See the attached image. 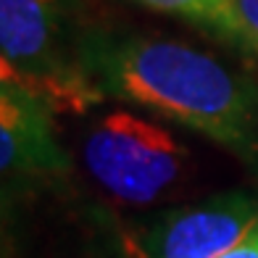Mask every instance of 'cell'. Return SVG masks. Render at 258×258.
Listing matches in <instances>:
<instances>
[{"label": "cell", "mask_w": 258, "mask_h": 258, "mask_svg": "<svg viewBox=\"0 0 258 258\" xmlns=\"http://www.w3.org/2000/svg\"><path fill=\"white\" fill-rule=\"evenodd\" d=\"M227 40H234L258 55V0H232Z\"/></svg>", "instance_id": "52a82bcc"}, {"label": "cell", "mask_w": 258, "mask_h": 258, "mask_svg": "<svg viewBox=\"0 0 258 258\" xmlns=\"http://www.w3.org/2000/svg\"><path fill=\"white\" fill-rule=\"evenodd\" d=\"M53 116L42 100L0 82L3 174H61L69 169V156L53 132Z\"/></svg>", "instance_id": "5b68a950"}, {"label": "cell", "mask_w": 258, "mask_h": 258, "mask_svg": "<svg viewBox=\"0 0 258 258\" xmlns=\"http://www.w3.org/2000/svg\"><path fill=\"white\" fill-rule=\"evenodd\" d=\"M258 221V201L242 192L216 195L201 206L161 216L129 242L132 258H219L248 240Z\"/></svg>", "instance_id": "277c9868"}, {"label": "cell", "mask_w": 258, "mask_h": 258, "mask_svg": "<svg viewBox=\"0 0 258 258\" xmlns=\"http://www.w3.org/2000/svg\"><path fill=\"white\" fill-rule=\"evenodd\" d=\"M148 8H156L161 14L182 16L187 21L203 24L208 29L227 37L229 32V6L232 0H137Z\"/></svg>", "instance_id": "8992f818"}, {"label": "cell", "mask_w": 258, "mask_h": 258, "mask_svg": "<svg viewBox=\"0 0 258 258\" xmlns=\"http://www.w3.org/2000/svg\"><path fill=\"white\" fill-rule=\"evenodd\" d=\"M79 53L105 95L258 158V87L214 55L158 37H90Z\"/></svg>", "instance_id": "6da1fadb"}, {"label": "cell", "mask_w": 258, "mask_h": 258, "mask_svg": "<svg viewBox=\"0 0 258 258\" xmlns=\"http://www.w3.org/2000/svg\"><path fill=\"white\" fill-rule=\"evenodd\" d=\"M187 148L158 121L111 111L85 137V166L103 190L145 206L166 195L187 166Z\"/></svg>", "instance_id": "3957f363"}, {"label": "cell", "mask_w": 258, "mask_h": 258, "mask_svg": "<svg viewBox=\"0 0 258 258\" xmlns=\"http://www.w3.org/2000/svg\"><path fill=\"white\" fill-rule=\"evenodd\" d=\"M219 258H258V245H253V242L245 240L242 245H237V248H232L229 253L219 255Z\"/></svg>", "instance_id": "ba28073f"}, {"label": "cell", "mask_w": 258, "mask_h": 258, "mask_svg": "<svg viewBox=\"0 0 258 258\" xmlns=\"http://www.w3.org/2000/svg\"><path fill=\"white\" fill-rule=\"evenodd\" d=\"M248 242H253V245H258V221H255V227H253V232L248 234Z\"/></svg>", "instance_id": "9c48e42d"}, {"label": "cell", "mask_w": 258, "mask_h": 258, "mask_svg": "<svg viewBox=\"0 0 258 258\" xmlns=\"http://www.w3.org/2000/svg\"><path fill=\"white\" fill-rule=\"evenodd\" d=\"M72 0H0V82L42 100L53 113H87L103 103L82 53H69Z\"/></svg>", "instance_id": "7a4b0ae2"}]
</instances>
